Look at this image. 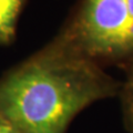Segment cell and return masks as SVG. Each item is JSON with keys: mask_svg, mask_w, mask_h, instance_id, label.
I'll list each match as a JSON object with an SVG mask.
<instances>
[{"mask_svg": "<svg viewBox=\"0 0 133 133\" xmlns=\"http://www.w3.org/2000/svg\"><path fill=\"white\" fill-rule=\"evenodd\" d=\"M119 91L102 65L53 40L0 78V116L21 133H66L85 108Z\"/></svg>", "mask_w": 133, "mask_h": 133, "instance_id": "obj_1", "label": "cell"}, {"mask_svg": "<svg viewBox=\"0 0 133 133\" xmlns=\"http://www.w3.org/2000/svg\"><path fill=\"white\" fill-rule=\"evenodd\" d=\"M55 40L100 65L128 63L133 58V0H82Z\"/></svg>", "mask_w": 133, "mask_h": 133, "instance_id": "obj_2", "label": "cell"}, {"mask_svg": "<svg viewBox=\"0 0 133 133\" xmlns=\"http://www.w3.org/2000/svg\"><path fill=\"white\" fill-rule=\"evenodd\" d=\"M23 1L24 0H0V44L9 43L14 38Z\"/></svg>", "mask_w": 133, "mask_h": 133, "instance_id": "obj_3", "label": "cell"}, {"mask_svg": "<svg viewBox=\"0 0 133 133\" xmlns=\"http://www.w3.org/2000/svg\"><path fill=\"white\" fill-rule=\"evenodd\" d=\"M123 123L129 133H133V58L127 63V77L120 84Z\"/></svg>", "mask_w": 133, "mask_h": 133, "instance_id": "obj_4", "label": "cell"}, {"mask_svg": "<svg viewBox=\"0 0 133 133\" xmlns=\"http://www.w3.org/2000/svg\"><path fill=\"white\" fill-rule=\"evenodd\" d=\"M0 133H21V132L18 131L11 123H9L0 116Z\"/></svg>", "mask_w": 133, "mask_h": 133, "instance_id": "obj_5", "label": "cell"}]
</instances>
